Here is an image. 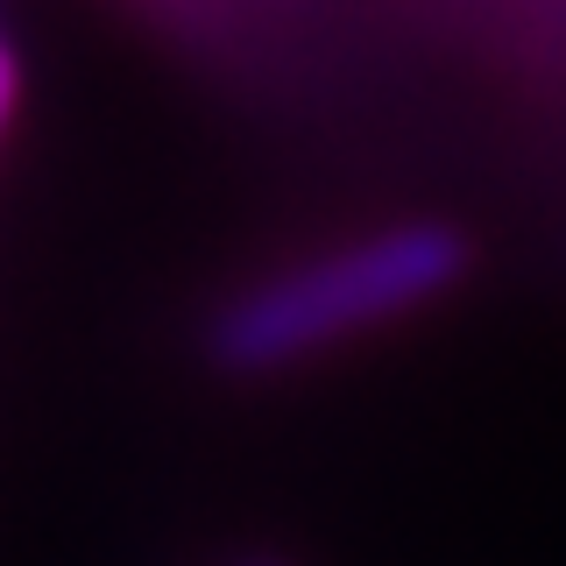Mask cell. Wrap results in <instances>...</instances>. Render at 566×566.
Wrapping results in <instances>:
<instances>
[{
    "label": "cell",
    "mask_w": 566,
    "mask_h": 566,
    "mask_svg": "<svg viewBox=\"0 0 566 566\" xmlns=\"http://www.w3.org/2000/svg\"><path fill=\"white\" fill-rule=\"evenodd\" d=\"M468 276V234L453 220H397L347 248H318L255 276L206 318V361L220 376H283L354 333L397 326Z\"/></svg>",
    "instance_id": "obj_1"
},
{
    "label": "cell",
    "mask_w": 566,
    "mask_h": 566,
    "mask_svg": "<svg viewBox=\"0 0 566 566\" xmlns=\"http://www.w3.org/2000/svg\"><path fill=\"white\" fill-rule=\"evenodd\" d=\"M8 114H14V50L0 35V128H8Z\"/></svg>",
    "instance_id": "obj_2"
},
{
    "label": "cell",
    "mask_w": 566,
    "mask_h": 566,
    "mask_svg": "<svg viewBox=\"0 0 566 566\" xmlns=\"http://www.w3.org/2000/svg\"><path fill=\"white\" fill-rule=\"evenodd\" d=\"M241 566H283V559H270V553H255V559H241Z\"/></svg>",
    "instance_id": "obj_3"
}]
</instances>
